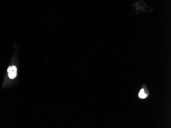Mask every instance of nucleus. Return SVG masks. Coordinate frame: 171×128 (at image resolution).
Masks as SVG:
<instances>
[{"label": "nucleus", "instance_id": "1", "mask_svg": "<svg viewBox=\"0 0 171 128\" xmlns=\"http://www.w3.org/2000/svg\"><path fill=\"white\" fill-rule=\"evenodd\" d=\"M7 72L10 79H14L17 76V68L16 66H10L7 69Z\"/></svg>", "mask_w": 171, "mask_h": 128}, {"label": "nucleus", "instance_id": "2", "mask_svg": "<svg viewBox=\"0 0 171 128\" xmlns=\"http://www.w3.org/2000/svg\"><path fill=\"white\" fill-rule=\"evenodd\" d=\"M147 96H148L147 94L145 92L143 89H142L139 93V97L141 99H145L147 97Z\"/></svg>", "mask_w": 171, "mask_h": 128}]
</instances>
